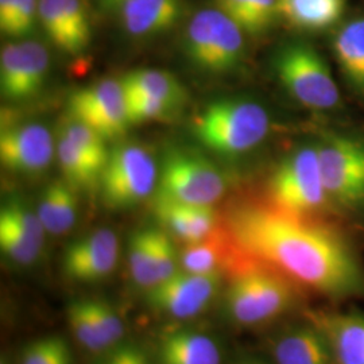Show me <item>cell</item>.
Masks as SVG:
<instances>
[{
  "label": "cell",
  "mask_w": 364,
  "mask_h": 364,
  "mask_svg": "<svg viewBox=\"0 0 364 364\" xmlns=\"http://www.w3.org/2000/svg\"><path fill=\"white\" fill-rule=\"evenodd\" d=\"M224 230L235 250L333 301L364 297V269L338 231L278 209L242 203L228 209Z\"/></svg>",
  "instance_id": "1"
},
{
  "label": "cell",
  "mask_w": 364,
  "mask_h": 364,
  "mask_svg": "<svg viewBox=\"0 0 364 364\" xmlns=\"http://www.w3.org/2000/svg\"><path fill=\"white\" fill-rule=\"evenodd\" d=\"M299 287L272 267L246 258L225 287L224 312L240 328L264 326L296 306Z\"/></svg>",
  "instance_id": "2"
},
{
  "label": "cell",
  "mask_w": 364,
  "mask_h": 364,
  "mask_svg": "<svg viewBox=\"0 0 364 364\" xmlns=\"http://www.w3.org/2000/svg\"><path fill=\"white\" fill-rule=\"evenodd\" d=\"M193 129L210 150L235 156L257 147L267 136L270 117L255 102L225 99L209 105L196 117Z\"/></svg>",
  "instance_id": "3"
},
{
  "label": "cell",
  "mask_w": 364,
  "mask_h": 364,
  "mask_svg": "<svg viewBox=\"0 0 364 364\" xmlns=\"http://www.w3.org/2000/svg\"><path fill=\"white\" fill-rule=\"evenodd\" d=\"M269 197L274 207L306 218L331 204L317 149L304 147L285 158L270 177Z\"/></svg>",
  "instance_id": "4"
},
{
  "label": "cell",
  "mask_w": 364,
  "mask_h": 364,
  "mask_svg": "<svg viewBox=\"0 0 364 364\" xmlns=\"http://www.w3.org/2000/svg\"><path fill=\"white\" fill-rule=\"evenodd\" d=\"M317 153L331 204L348 212L364 210V141L329 134Z\"/></svg>",
  "instance_id": "5"
},
{
  "label": "cell",
  "mask_w": 364,
  "mask_h": 364,
  "mask_svg": "<svg viewBox=\"0 0 364 364\" xmlns=\"http://www.w3.org/2000/svg\"><path fill=\"white\" fill-rule=\"evenodd\" d=\"M275 72L301 105L331 111L340 105V91L324 58L309 45H287L275 58Z\"/></svg>",
  "instance_id": "6"
},
{
  "label": "cell",
  "mask_w": 364,
  "mask_h": 364,
  "mask_svg": "<svg viewBox=\"0 0 364 364\" xmlns=\"http://www.w3.org/2000/svg\"><path fill=\"white\" fill-rule=\"evenodd\" d=\"M185 41L191 60L209 72L232 70L243 58V30L219 9L196 14Z\"/></svg>",
  "instance_id": "7"
},
{
  "label": "cell",
  "mask_w": 364,
  "mask_h": 364,
  "mask_svg": "<svg viewBox=\"0 0 364 364\" xmlns=\"http://www.w3.org/2000/svg\"><path fill=\"white\" fill-rule=\"evenodd\" d=\"M153 156L138 144H119L109 151L100 177L102 198L108 208H131L142 203L156 188Z\"/></svg>",
  "instance_id": "8"
},
{
  "label": "cell",
  "mask_w": 364,
  "mask_h": 364,
  "mask_svg": "<svg viewBox=\"0 0 364 364\" xmlns=\"http://www.w3.org/2000/svg\"><path fill=\"white\" fill-rule=\"evenodd\" d=\"M158 180L156 196L193 205L212 207L227 189L225 178L213 164L185 151L166 156Z\"/></svg>",
  "instance_id": "9"
},
{
  "label": "cell",
  "mask_w": 364,
  "mask_h": 364,
  "mask_svg": "<svg viewBox=\"0 0 364 364\" xmlns=\"http://www.w3.org/2000/svg\"><path fill=\"white\" fill-rule=\"evenodd\" d=\"M221 278V273H189L181 269L146 290V302L153 311L171 318H193L205 312L218 297Z\"/></svg>",
  "instance_id": "10"
},
{
  "label": "cell",
  "mask_w": 364,
  "mask_h": 364,
  "mask_svg": "<svg viewBox=\"0 0 364 364\" xmlns=\"http://www.w3.org/2000/svg\"><path fill=\"white\" fill-rule=\"evenodd\" d=\"M68 109L70 119L90 126L107 141L123 135L130 126L124 90L120 81L112 78L73 92Z\"/></svg>",
  "instance_id": "11"
},
{
  "label": "cell",
  "mask_w": 364,
  "mask_h": 364,
  "mask_svg": "<svg viewBox=\"0 0 364 364\" xmlns=\"http://www.w3.org/2000/svg\"><path fill=\"white\" fill-rule=\"evenodd\" d=\"M127 257L131 279L146 290L178 272V252L164 230L144 228L132 234Z\"/></svg>",
  "instance_id": "12"
},
{
  "label": "cell",
  "mask_w": 364,
  "mask_h": 364,
  "mask_svg": "<svg viewBox=\"0 0 364 364\" xmlns=\"http://www.w3.org/2000/svg\"><path fill=\"white\" fill-rule=\"evenodd\" d=\"M54 154L52 135L38 123L7 124L0 132V161L13 173L36 176L45 171Z\"/></svg>",
  "instance_id": "13"
},
{
  "label": "cell",
  "mask_w": 364,
  "mask_h": 364,
  "mask_svg": "<svg viewBox=\"0 0 364 364\" xmlns=\"http://www.w3.org/2000/svg\"><path fill=\"white\" fill-rule=\"evenodd\" d=\"M117 259V234L108 228H100L69 245L63 257V272L73 282L93 284L112 273Z\"/></svg>",
  "instance_id": "14"
},
{
  "label": "cell",
  "mask_w": 364,
  "mask_h": 364,
  "mask_svg": "<svg viewBox=\"0 0 364 364\" xmlns=\"http://www.w3.org/2000/svg\"><path fill=\"white\" fill-rule=\"evenodd\" d=\"M41 25L53 43L68 54L84 52L91 42V25L80 0H39Z\"/></svg>",
  "instance_id": "15"
},
{
  "label": "cell",
  "mask_w": 364,
  "mask_h": 364,
  "mask_svg": "<svg viewBox=\"0 0 364 364\" xmlns=\"http://www.w3.org/2000/svg\"><path fill=\"white\" fill-rule=\"evenodd\" d=\"M305 317L326 335L335 364H364V314L309 309Z\"/></svg>",
  "instance_id": "16"
},
{
  "label": "cell",
  "mask_w": 364,
  "mask_h": 364,
  "mask_svg": "<svg viewBox=\"0 0 364 364\" xmlns=\"http://www.w3.org/2000/svg\"><path fill=\"white\" fill-rule=\"evenodd\" d=\"M270 353L273 364H335L326 335L308 317L277 335Z\"/></svg>",
  "instance_id": "17"
},
{
  "label": "cell",
  "mask_w": 364,
  "mask_h": 364,
  "mask_svg": "<svg viewBox=\"0 0 364 364\" xmlns=\"http://www.w3.org/2000/svg\"><path fill=\"white\" fill-rule=\"evenodd\" d=\"M154 213L164 231L185 245L200 242L216 231L218 216L208 205L185 204L156 196Z\"/></svg>",
  "instance_id": "18"
},
{
  "label": "cell",
  "mask_w": 364,
  "mask_h": 364,
  "mask_svg": "<svg viewBox=\"0 0 364 364\" xmlns=\"http://www.w3.org/2000/svg\"><path fill=\"white\" fill-rule=\"evenodd\" d=\"M156 364H223L218 341L193 329L165 333L156 350Z\"/></svg>",
  "instance_id": "19"
},
{
  "label": "cell",
  "mask_w": 364,
  "mask_h": 364,
  "mask_svg": "<svg viewBox=\"0 0 364 364\" xmlns=\"http://www.w3.org/2000/svg\"><path fill=\"white\" fill-rule=\"evenodd\" d=\"M122 21L132 36H150L174 26L181 14L180 0H126Z\"/></svg>",
  "instance_id": "20"
},
{
  "label": "cell",
  "mask_w": 364,
  "mask_h": 364,
  "mask_svg": "<svg viewBox=\"0 0 364 364\" xmlns=\"http://www.w3.org/2000/svg\"><path fill=\"white\" fill-rule=\"evenodd\" d=\"M332 48L346 82L364 100V18L352 19L340 27Z\"/></svg>",
  "instance_id": "21"
},
{
  "label": "cell",
  "mask_w": 364,
  "mask_h": 364,
  "mask_svg": "<svg viewBox=\"0 0 364 364\" xmlns=\"http://www.w3.org/2000/svg\"><path fill=\"white\" fill-rule=\"evenodd\" d=\"M76 188L66 181H54L45 188L39 198V219L48 234L64 235L77 219Z\"/></svg>",
  "instance_id": "22"
},
{
  "label": "cell",
  "mask_w": 364,
  "mask_h": 364,
  "mask_svg": "<svg viewBox=\"0 0 364 364\" xmlns=\"http://www.w3.org/2000/svg\"><path fill=\"white\" fill-rule=\"evenodd\" d=\"M346 0H278V13L301 30H324L338 22Z\"/></svg>",
  "instance_id": "23"
},
{
  "label": "cell",
  "mask_w": 364,
  "mask_h": 364,
  "mask_svg": "<svg viewBox=\"0 0 364 364\" xmlns=\"http://www.w3.org/2000/svg\"><path fill=\"white\" fill-rule=\"evenodd\" d=\"M120 82L126 95L154 97L177 108L186 97L181 82L165 70L136 69L124 75Z\"/></svg>",
  "instance_id": "24"
},
{
  "label": "cell",
  "mask_w": 364,
  "mask_h": 364,
  "mask_svg": "<svg viewBox=\"0 0 364 364\" xmlns=\"http://www.w3.org/2000/svg\"><path fill=\"white\" fill-rule=\"evenodd\" d=\"M228 246H231V240L225 230L224 234L216 230L208 237L186 245L180 254L182 270L197 274L221 273L228 259Z\"/></svg>",
  "instance_id": "25"
},
{
  "label": "cell",
  "mask_w": 364,
  "mask_h": 364,
  "mask_svg": "<svg viewBox=\"0 0 364 364\" xmlns=\"http://www.w3.org/2000/svg\"><path fill=\"white\" fill-rule=\"evenodd\" d=\"M219 10L243 31L258 34L272 26L278 13V0H216Z\"/></svg>",
  "instance_id": "26"
},
{
  "label": "cell",
  "mask_w": 364,
  "mask_h": 364,
  "mask_svg": "<svg viewBox=\"0 0 364 364\" xmlns=\"http://www.w3.org/2000/svg\"><path fill=\"white\" fill-rule=\"evenodd\" d=\"M57 156L65 181L73 188H91L99 185L105 165L81 151L64 136L60 138L57 144Z\"/></svg>",
  "instance_id": "27"
},
{
  "label": "cell",
  "mask_w": 364,
  "mask_h": 364,
  "mask_svg": "<svg viewBox=\"0 0 364 364\" xmlns=\"http://www.w3.org/2000/svg\"><path fill=\"white\" fill-rule=\"evenodd\" d=\"M22 63L13 100H22L37 95L48 75L49 54L46 48L36 41L21 42Z\"/></svg>",
  "instance_id": "28"
},
{
  "label": "cell",
  "mask_w": 364,
  "mask_h": 364,
  "mask_svg": "<svg viewBox=\"0 0 364 364\" xmlns=\"http://www.w3.org/2000/svg\"><path fill=\"white\" fill-rule=\"evenodd\" d=\"M66 320L78 344L90 352H108L114 347L95 324L84 299L73 301L66 308Z\"/></svg>",
  "instance_id": "29"
},
{
  "label": "cell",
  "mask_w": 364,
  "mask_h": 364,
  "mask_svg": "<svg viewBox=\"0 0 364 364\" xmlns=\"http://www.w3.org/2000/svg\"><path fill=\"white\" fill-rule=\"evenodd\" d=\"M0 247L14 263L30 266L39 259L43 245L25 230L0 216Z\"/></svg>",
  "instance_id": "30"
},
{
  "label": "cell",
  "mask_w": 364,
  "mask_h": 364,
  "mask_svg": "<svg viewBox=\"0 0 364 364\" xmlns=\"http://www.w3.org/2000/svg\"><path fill=\"white\" fill-rule=\"evenodd\" d=\"M19 364H73V353L65 338L46 336L25 347Z\"/></svg>",
  "instance_id": "31"
},
{
  "label": "cell",
  "mask_w": 364,
  "mask_h": 364,
  "mask_svg": "<svg viewBox=\"0 0 364 364\" xmlns=\"http://www.w3.org/2000/svg\"><path fill=\"white\" fill-rule=\"evenodd\" d=\"M61 136L66 138L70 144H75L81 151L92 156L102 165H105L109 156V151L105 146V139L97 131L93 130L90 126L70 119L63 126Z\"/></svg>",
  "instance_id": "32"
},
{
  "label": "cell",
  "mask_w": 364,
  "mask_h": 364,
  "mask_svg": "<svg viewBox=\"0 0 364 364\" xmlns=\"http://www.w3.org/2000/svg\"><path fill=\"white\" fill-rule=\"evenodd\" d=\"M95 324L115 348L124 335V324L117 309L103 299H84Z\"/></svg>",
  "instance_id": "33"
},
{
  "label": "cell",
  "mask_w": 364,
  "mask_h": 364,
  "mask_svg": "<svg viewBox=\"0 0 364 364\" xmlns=\"http://www.w3.org/2000/svg\"><path fill=\"white\" fill-rule=\"evenodd\" d=\"M126 108H127V117L130 124H135V123H142L147 120H156V119L169 117L177 107L154 97L126 95Z\"/></svg>",
  "instance_id": "34"
},
{
  "label": "cell",
  "mask_w": 364,
  "mask_h": 364,
  "mask_svg": "<svg viewBox=\"0 0 364 364\" xmlns=\"http://www.w3.org/2000/svg\"><path fill=\"white\" fill-rule=\"evenodd\" d=\"M22 63V48L19 43L3 46L0 54V88L4 97L14 99Z\"/></svg>",
  "instance_id": "35"
},
{
  "label": "cell",
  "mask_w": 364,
  "mask_h": 364,
  "mask_svg": "<svg viewBox=\"0 0 364 364\" xmlns=\"http://www.w3.org/2000/svg\"><path fill=\"white\" fill-rule=\"evenodd\" d=\"M38 4V0H15L13 18L6 34L11 37L28 36L36 25Z\"/></svg>",
  "instance_id": "36"
},
{
  "label": "cell",
  "mask_w": 364,
  "mask_h": 364,
  "mask_svg": "<svg viewBox=\"0 0 364 364\" xmlns=\"http://www.w3.org/2000/svg\"><path fill=\"white\" fill-rule=\"evenodd\" d=\"M100 364H151L147 353L134 344H119L105 355Z\"/></svg>",
  "instance_id": "37"
},
{
  "label": "cell",
  "mask_w": 364,
  "mask_h": 364,
  "mask_svg": "<svg viewBox=\"0 0 364 364\" xmlns=\"http://www.w3.org/2000/svg\"><path fill=\"white\" fill-rule=\"evenodd\" d=\"M15 0H0V28L3 33L7 31L13 18Z\"/></svg>",
  "instance_id": "38"
},
{
  "label": "cell",
  "mask_w": 364,
  "mask_h": 364,
  "mask_svg": "<svg viewBox=\"0 0 364 364\" xmlns=\"http://www.w3.org/2000/svg\"><path fill=\"white\" fill-rule=\"evenodd\" d=\"M236 364H270L264 360H262L259 358H242Z\"/></svg>",
  "instance_id": "39"
},
{
  "label": "cell",
  "mask_w": 364,
  "mask_h": 364,
  "mask_svg": "<svg viewBox=\"0 0 364 364\" xmlns=\"http://www.w3.org/2000/svg\"><path fill=\"white\" fill-rule=\"evenodd\" d=\"M124 1L126 0H105V4H108V6H120Z\"/></svg>",
  "instance_id": "40"
},
{
  "label": "cell",
  "mask_w": 364,
  "mask_h": 364,
  "mask_svg": "<svg viewBox=\"0 0 364 364\" xmlns=\"http://www.w3.org/2000/svg\"><path fill=\"white\" fill-rule=\"evenodd\" d=\"M0 364H10V362H9V359L3 355V356H1V362H0Z\"/></svg>",
  "instance_id": "41"
}]
</instances>
